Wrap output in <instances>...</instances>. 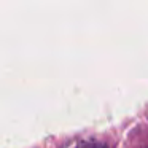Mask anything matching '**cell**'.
I'll return each mask as SVG.
<instances>
[{
	"instance_id": "6da1fadb",
	"label": "cell",
	"mask_w": 148,
	"mask_h": 148,
	"mask_svg": "<svg viewBox=\"0 0 148 148\" xmlns=\"http://www.w3.org/2000/svg\"><path fill=\"white\" fill-rule=\"evenodd\" d=\"M77 148H107V145L102 143V142H97V140H88V142L80 143Z\"/></svg>"
}]
</instances>
